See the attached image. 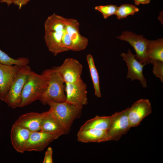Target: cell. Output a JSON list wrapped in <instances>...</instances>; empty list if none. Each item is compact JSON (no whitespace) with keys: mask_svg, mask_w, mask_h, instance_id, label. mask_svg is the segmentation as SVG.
<instances>
[{"mask_svg":"<svg viewBox=\"0 0 163 163\" xmlns=\"http://www.w3.org/2000/svg\"><path fill=\"white\" fill-rule=\"evenodd\" d=\"M66 18L55 13L49 16L44 23V39L49 50L56 56L67 51L63 45L70 40Z\"/></svg>","mask_w":163,"mask_h":163,"instance_id":"6da1fadb","label":"cell"},{"mask_svg":"<svg viewBox=\"0 0 163 163\" xmlns=\"http://www.w3.org/2000/svg\"><path fill=\"white\" fill-rule=\"evenodd\" d=\"M42 73L47 79L46 88L40 100L42 104L47 105L50 101L59 103L66 101L65 83L56 67L46 69Z\"/></svg>","mask_w":163,"mask_h":163,"instance_id":"7a4b0ae2","label":"cell"},{"mask_svg":"<svg viewBox=\"0 0 163 163\" xmlns=\"http://www.w3.org/2000/svg\"><path fill=\"white\" fill-rule=\"evenodd\" d=\"M47 104L50 107V113L64 129L66 134L69 132L74 120L80 116L83 107L66 101L59 103L50 101Z\"/></svg>","mask_w":163,"mask_h":163,"instance_id":"3957f363","label":"cell"},{"mask_svg":"<svg viewBox=\"0 0 163 163\" xmlns=\"http://www.w3.org/2000/svg\"><path fill=\"white\" fill-rule=\"evenodd\" d=\"M47 85V79L42 73L38 74L32 71L22 91L21 107L40 100Z\"/></svg>","mask_w":163,"mask_h":163,"instance_id":"277c9868","label":"cell"},{"mask_svg":"<svg viewBox=\"0 0 163 163\" xmlns=\"http://www.w3.org/2000/svg\"><path fill=\"white\" fill-rule=\"evenodd\" d=\"M32 71L28 65L20 67L4 101L10 107H20L23 88Z\"/></svg>","mask_w":163,"mask_h":163,"instance_id":"5b68a950","label":"cell"},{"mask_svg":"<svg viewBox=\"0 0 163 163\" xmlns=\"http://www.w3.org/2000/svg\"><path fill=\"white\" fill-rule=\"evenodd\" d=\"M117 38L128 42L134 49L136 58L141 64H149L146 55V49L148 40L143 35H138L131 31H124Z\"/></svg>","mask_w":163,"mask_h":163,"instance_id":"8992f818","label":"cell"},{"mask_svg":"<svg viewBox=\"0 0 163 163\" xmlns=\"http://www.w3.org/2000/svg\"><path fill=\"white\" fill-rule=\"evenodd\" d=\"M128 108L120 112H116L111 116L110 123L107 132L111 140H119L131 128L128 116Z\"/></svg>","mask_w":163,"mask_h":163,"instance_id":"52a82bcc","label":"cell"},{"mask_svg":"<svg viewBox=\"0 0 163 163\" xmlns=\"http://www.w3.org/2000/svg\"><path fill=\"white\" fill-rule=\"evenodd\" d=\"M86 84L82 78L72 83H66V101L76 106L83 107L88 103Z\"/></svg>","mask_w":163,"mask_h":163,"instance_id":"ba28073f","label":"cell"},{"mask_svg":"<svg viewBox=\"0 0 163 163\" xmlns=\"http://www.w3.org/2000/svg\"><path fill=\"white\" fill-rule=\"evenodd\" d=\"M56 68L65 83L74 82L81 78L82 66L74 59L67 58L62 65Z\"/></svg>","mask_w":163,"mask_h":163,"instance_id":"9c48e42d","label":"cell"},{"mask_svg":"<svg viewBox=\"0 0 163 163\" xmlns=\"http://www.w3.org/2000/svg\"><path fill=\"white\" fill-rule=\"evenodd\" d=\"M120 56L127 64V78H130L132 81L139 80L142 87L146 88L147 81L143 73V68L145 65L141 64L136 59V55L132 53L130 49L128 50L127 53L123 52L120 54Z\"/></svg>","mask_w":163,"mask_h":163,"instance_id":"30bf717a","label":"cell"},{"mask_svg":"<svg viewBox=\"0 0 163 163\" xmlns=\"http://www.w3.org/2000/svg\"><path fill=\"white\" fill-rule=\"evenodd\" d=\"M152 112L151 103L147 99H141L128 108V116L131 128L138 126Z\"/></svg>","mask_w":163,"mask_h":163,"instance_id":"8fae6325","label":"cell"},{"mask_svg":"<svg viewBox=\"0 0 163 163\" xmlns=\"http://www.w3.org/2000/svg\"><path fill=\"white\" fill-rule=\"evenodd\" d=\"M61 136L41 131L32 132L25 146V151L40 152L51 142Z\"/></svg>","mask_w":163,"mask_h":163,"instance_id":"7c38bea8","label":"cell"},{"mask_svg":"<svg viewBox=\"0 0 163 163\" xmlns=\"http://www.w3.org/2000/svg\"><path fill=\"white\" fill-rule=\"evenodd\" d=\"M22 66L6 65L0 63V100L4 101Z\"/></svg>","mask_w":163,"mask_h":163,"instance_id":"4fadbf2b","label":"cell"},{"mask_svg":"<svg viewBox=\"0 0 163 163\" xmlns=\"http://www.w3.org/2000/svg\"><path fill=\"white\" fill-rule=\"evenodd\" d=\"M31 132L28 129L14 123L10 132V140L14 149L18 152L23 153Z\"/></svg>","mask_w":163,"mask_h":163,"instance_id":"5bb4252c","label":"cell"},{"mask_svg":"<svg viewBox=\"0 0 163 163\" xmlns=\"http://www.w3.org/2000/svg\"><path fill=\"white\" fill-rule=\"evenodd\" d=\"M48 111L41 113L30 112L20 116L14 123L27 128L32 132L40 131L43 121Z\"/></svg>","mask_w":163,"mask_h":163,"instance_id":"9a60e30c","label":"cell"},{"mask_svg":"<svg viewBox=\"0 0 163 163\" xmlns=\"http://www.w3.org/2000/svg\"><path fill=\"white\" fill-rule=\"evenodd\" d=\"M77 136L78 141L84 143L101 142L111 140L107 130L95 129L79 130Z\"/></svg>","mask_w":163,"mask_h":163,"instance_id":"2e32d148","label":"cell"},{"mask_svg":"<svg viewBox=\"0 0 163 163\" xmlns=\"http://www.w3.org/2000/svg\"><path fill=\"white\" fill-rule=\"evenodd\" d=\"M146 55L149 63L152 61L163 62V39L148 40Z\"/></svg>","mask_w":163,"mask_h":163,"instance_id":"e0dca14e","label":"cell"},{"mask_svg":"<svg viewBox=\"0 0 163 163\" xmlns=\"http://www.w3.org/2000/svg\"><path fill=\"white\" fill-rule=\"evenodd\" d=\"M40 131L50 134H59L61 136L66 134L64 129L52 116L49 110L43 121Z\"/></svg>","mask_w":163,"mask_h":163,"instance_id":"ac0fdd59","label":"cell"},{"mask_svg":"<svg viewBox=\"0 0 163 163\" xmlns=\"http://www.w3.org/2000/svg\"><path fill=\"white\" fill-rule=\"evenodd\" d=\"M111 116H96L87 121L80 127L79 130L95 129L107 130L110 125Z\"/></svg>","mask_w":163,"mask_h":163,"instance_id":"d6986e66","label":"cell"},{"mask_svg":"<svg viewBox=\"0 0 163 163\" xmlns=\"http://www.w3.org/2000/svg\"><path fill=\"white\" fill-rule=\"evenodd\" d=\"M86 59L93 85L94 94L97 97H101V94L100 88L99 76L93 57L91 55L88 54L87 56Z\"/></svg>","mask_w":163,"mask_h":163,"instance_id":"ffe728a7","label":"cell"},{"mask_svg":"<svg viewBox=\"0 0 163 163\" xmlns=\"http://www.w3.org/2000/svg\"><path fill=\"white\" fill-rule=\"evenodd\" d=\"M29 62V59L25 57L14 59L0 49V63L6 65L24 66L28 65Z\"/></svg>","mask_w":163,"mask_h":163,"instance_id":"44dd1931","label":"cell"},{"mask_svg":"<svg viewBox=\"0 0 163 163\" xmlns=\"http://www.w3.org/2000/svg\"><path fill=\"white\" fill-rule=\"evenodd\" d=\"M139 11V9L135 6L128 4H122L118 7L116 13L118 19L126 18L130 15H134Z\"/></svg>","mask_w":163,"mask_h":163,"instance_id":"7402d4cb","label":"cell"},{"mask_svg":"<svg viewBox=\"0 0 163 163\" xmlns=\"http://www.w3.org/2000/svg\"><path fill=\"white\" fill-rule=\"evenodd\" d=\"M117 8V5L110 4L97 6L95 7L94 9L101 12L104 18L106 19L112 15L115 14Z\"/></svg>","mask_w":163,"mask_h":163,"instance_id":"603a6c76","label":"cell"},{"mask_svg":"<svg viewBox=\"0 0 163 163\" xmlns=\"http://www.w3.org/2000/svg\"><path fill=\"white\" fill-rule=\"evenodd\" d=\"M153 65L152 72L156 77L163 82V62L152 61L150 62Z\"/></svg>","mask_w":163,"mask_h":163,"instance_id":"cb8c5ba5","label":"cell"},{"mask_svg":"<svg viewBox=\"0 0 163 163\" xmlns=\"http://www.w3.org/2000/svg\"><path fill=\"white\" fill-rule=\"evenodd\" d=\"M53 150L52 148L49 147L45 152L43 163H53Z\"/></svg>","mask_w":163,"mask_h":163,"instance_id":"d4e9b609","label":"cell"},{"mask_svg":"<svg viewBox=\"0 0 163 163\" xmlns=\"http://www.w3.org/2000/svg\"><path fill=\"white\" fill-rule=\"evenodd\" d=\"M31 0H13V3L18 6L19 9Z\"/></svg>","mask_w":163,"mask_h":163,"instance_id":"484cf974","label":"cell"},{"mask_svg":"<svg viewBox=\"0 0 163 163\" xmlns=\"http://www.w3.org/2000/svg\"><path fill=\"white\" fill-rule=\"evenodd\" d=\"M135 4L138 5L140 4H148L150 2V0H133Z\"/></svg>","mask_w":163,"mask_h":163,"instance_id":"4316f807","label":"cell"},{"mask_svg":"<svg viewBox=\"0 0 163 163\" xmlns=\"http://www.w3.org/2000/svg\"><path fill=\"white\" fill-rule=\"evenodd\" d=\"M0 2L6 4L8 6L13 4V0H0Z\"/></svg>","mask_w":163,"mask_h":163,"instance_id":"83f0119b","label":"cell"}]
</instances>
